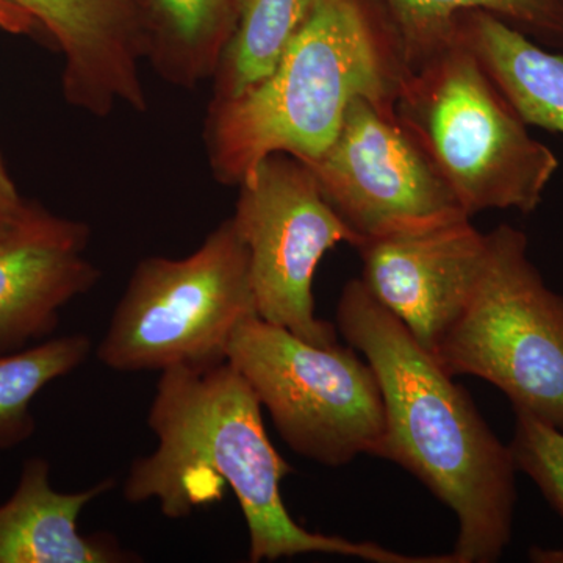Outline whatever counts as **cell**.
I'll return each instance as SVG.
<instances>
[{
	"instance_id": "1",
	"label": "cell",
	"mask_w": 563,
	"mask_h": 563,
	"mask_svg": "<svg viewBox=\"0 0 563 563\" xmlns=\"http://www.w3.org/2000/svg\"><path fill=\"white\" fill-rule=\"evenodd\" d=\"M147 426L157 448L135 459L125 477V501H157L168 520H184L235 495L250 533V561L276 562L333 554L374 563H437L373 542L310 532L288 514L280 483L292 472L273 446L262 406L228 361L174 366L161 373Z\"/></svg>"
},
{
	"instance_id": "2",
	"label": "cell",
	"mask_w": 563,
	"mask_h": 563,
	"mask_svg": "<svg viewBox=\"0 0 563 563\" xmlns=\"http://www.w3.org/2000/svg\"><path fill=\"white\" fill-rule=\"evenodd\" d=\"M336 332L372 365L385 409L379 459L395 462L453 510L455 563H493L512 540L517 465L470 393L431 351L373 298L361 279L344 285Z\"/></svg>"
},
{
	"instance_id": "3",
	"label": "cell",
	"mask_w": 563,
	"mask_h": 563,
	"mask_svg": "<svg viewBox=\"0 0 563 563\" xmlns=\"http://www.w3.org/2000/svg\"><path fill=\"white\" fill-rule=\"evenodd\" d=\"M409 70L383 10L365 0H313L272 73L239 98L209 106L203 136L214 179L239 187L272 154L314 161L355 99L396 113Z\"/></svg>"
},
{
	"instance_id": "4",
	"label": "cell",
	"mask_w": 563,
	"mask_h": 563,
	"mask_svg": "<svg viewBox=\"0 0 563 563\" xmlns=\"http://www.w3.org/2000/svg\"><path fill=\"white\" fill-rule=\"evenodd\" d=\"M396 117L470 218L485 210L533 213L561 166L453 35L409 70Z\"/></svg>"
},
{
	"instance_id": "5",
	"label": "cell",
	"mask_w": 563,
	"mask_h": 563,
	"mask_svg": "<svg viewBox=\"0 0 563 563\" xmlns=\"http://www.w3.org/2000/svg\"><path fill=\"white\" fill-rule=\"evenodd\" d=\"M255 314L250 252L228 218L187 257L139 262L96 354L120 373L214 365Z\"/></svg>"
},
{
	"instance_id": "6",
	"label": "cell",
	"mask_w": 563,
	"mask_h": 563,
	"mask_svg": "<svg viewBox=\"0 0 563 563\" xmlns=\"http://www.w3.org/2000/svg\"><path fill=\"white\" fill-rule=\"evenodd\" d=\"M487 239L472 299L432 354L451 376L479 377L514 412L563 432V296L533 265L523 231L501 224Z\"/></svg>"
},
{
	"instance_id": "7",
	"label": "cell",
	"mask_w": 563,
	"mask_h": 563,
	"mask_svg": "<svg viewBox=\"0 0 563 563\" xmlns=\"http://www.w3.org/2000/svg\"><path fill=\"white\" fill-rule=\"evenodd\" d=\"M228 362L296 454L329 468L362 454L379 457L383 391L350 344L309 343L255 314L233 333Z\"/></svg>"
},
{
	"instance_id": "8",
	"label": "cell",
	"mask_w": 563,
	"mask_h": 563,
	"mask_svg": "<svg viewBox=\"0 0 563 563\" xmlns=\"http://www.w3.org/2000/svg\"><path fill=\"white\" fill-rule=\"evenodd\" d=\"M232 221L250 252L258 318L313 344L339 342L314 313L313 280L325 254L361 236L325 201L309 166L272 154L239 184Z\"/></svg>"
},
{
	"instance_id": "9",
	"label": "cell",
	"mask_w": 563,
	"mask_h": 563,
	"mask_svg": "<svg viewBox=\"0 0 563 563\" xmlns=\"http://www.w3.org/2000/svg\"><path fill=\"white\" fill-rule=\"evenodd\" d=\"M306 165L325 201L362 242L468 217L396 113L368 99L352 101L331 146Z\"/></svg>"
},
{
	"instance_id": "10",
	"label": "cell",
	"mask_w": 563,
	"mask_h": 563,
	"mask_svg": "<svg viewBox=\"0 0 563 563\" xmlns=\"http://www.w3.org/2000/svg\"><path fill=\"white\" fill-rule=\"evenodd\" d=\"M487 247L470 217L373 236L357 246L361 280L433 352L472 299Z\"/></svg>"
},
{
	"instance_id": "11",
	"label": "cell",
	"mask_w": 563,
	"mask_h": 563,
	"mask_svg": "<svg viewBox=\"0 0 563 563\" xmlns=\"http://www.w3.org/2000/svg\"><path fill=\"white\" fill-rule=\"evenodd\" d=\"M36 22L63 57L62 91L96 118L144 113L146 13L143 0H3Z\"/></svg>"
},
{
	"instance_id": "12",
	"label": "cell",
	"mask_w": 563,
	"mask_h": 563,
	"mask_svg": "<svg viewBox=\"0 0 563 563\" xmlns=\"http://www.w3.org/2000/svg\"><path fill=\"white\" fill-rule=\"evenodd\" d=\"M91 231L32 202L27 217L0 242V354L41 342L60 312L101 279L87 257Z\"/></svg>"
},
{
	"instance_id": "13",
	"label": "cell",
	"mask_w": 563,
	"mask_h": 563,
	"mask_svg": "<svg viewBox=\"0 0 563 563\" xmlns=\"http://www.w3.org/2000/svg\"><path fill=\"white\" fill-rule=\"evenodd\" d=\"M113 488L114 479H103L87 490H55L51 463L27 459L13 495L0 504V563L140 562L111 533L80 532L85 507Z\"/></svg>"
},
{
	"instance_id": "14",
	"label": "cell",
	"mask_w": 563,
	"mask_h": 563,
	"mask_svg": "<svg viewBox=\"0 0 563 563\" xmlns=\"http://www.w3.org/2000/svg\"><path fill=\"white\" fill-rule=\"evenodd\" d=\"M528 125L563 135V55L485 11L462 14L453 32Z\"/></svg>"
},
{
	"instance_id": "15",
	"label": "cell",
	"mask_w": 563,
	"mask_h": 563,
	"mask_svg": "<svg viewBox=\"0 0 563 563\" xmlns=\"http://www.w3.org/2000/svg\"><path fill=\"white\" fill-rule=\"evenodd\" d=\"M146 63L161 79L195 90L217 74L235 27V0H143Z\"/></svg>"
},
{
	"instance_id": "16",
	"label": "cell",
	"mask_w": 563,
	"mask_h": 563,
	"mask_svg": "<svg viewBox=\"0 0 563 563\" xmlns=\"http://www.w3.org/2000/svg\"><path fill=\"white\" fill-rule=\"evenodd\" d=\"M409 69L440 49L459 16L485 11L529 38L563 49V0H377Z\"/></svg>"
},
{
	"instance_id": "17",
	"label": "cell",
	"mask_w": 563,
	"mask_h": 563,
	"mask_svg": "<svg viewBox=\"0 0 563 563\" xmlns=\"http://www.w3.org/2000/svg\"><path fill=\"white\" fill-rule=\"evenodd\" d=\"M313 0H235V27L209 106L232 101L265 79L309 14Z\"/></svg>"
},
{
	"instance_id": "18",
	"label": "cell",
	"mask_w": 563,
	"mask_h": 563,
	"mask_svg": "<svg viewBox=\"0 0 563 563\" xmlns=\"http://www.w3.org/2000/svg\"><path fill=\"white\" fill-rule=\"evenodd\" d=\"M91 346L90 336L74 333L0 354V451L31 439L36 431L33 399L54 380L80 368Z\"/></svg>"
},
{
	"instance_id": "19",
	"label": "cell",
	"mask_w": 563,
	"mask_h": 563,
	"mask_svg": "<svg viewBox=\"0 0 563 563\" xmlns=\"http://www.w3.org/2000/svg\"><path fill=\"white\" fill-rule=\"evenodd\" d=\"M518 472L531 477L544 499L563 518V432L528 413L515 412L509 444ZM532 562L563 563V548H532Z\"/></svg>"
},
{
	"instance_id": "20",
	"label": "cell",
	"mask_w": 563,
	"mask_h": 563,
	"mask_svg": "<svg viewBox=\"0 0 563 563\" xmlns=\"http://www.w3.org/2000/svg\"><path fill=\"white\" fill-rule=\"evenodd\" d=\"M32 202L21 195L0 150V242L27 217Z\"/></svg>"
},
{
	"instance_id": "21",
	"label": "cell",
	"mask_w": 563,
	"mask_h": 563,
	"mask_svg": "<svg viewBox=\"0 0 563 563\" xmlns=\"http://www.w3.org/2000/svg\"><path fill=\"white\" fill-rule=\"evenodd\" d=\"M0 31L13 33V35H31L38 31V25L24 11L0 0Z\"/></svg>"
}]
</instances>
